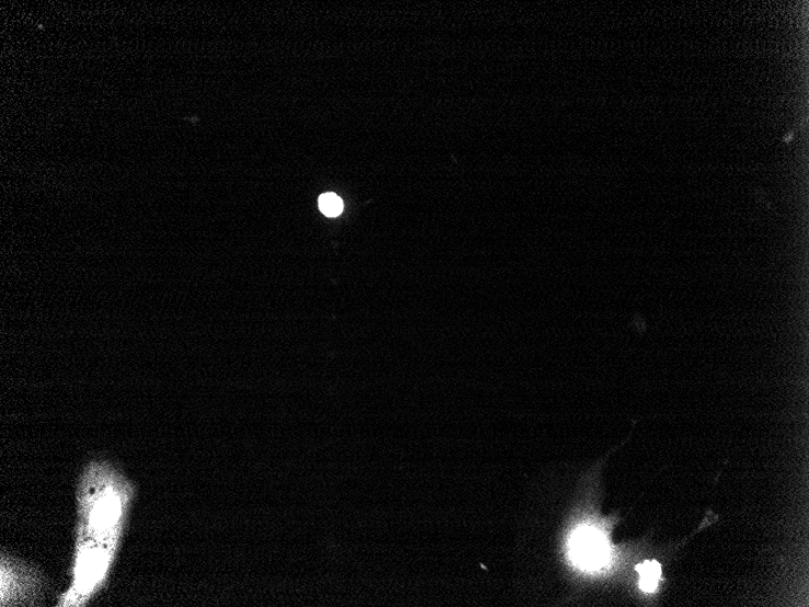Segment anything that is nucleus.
I'll return each mask as SVG.
<instances>
[{"label": "nucleus", "mask_w": 809, "mask_h": 607, "mask_svg": "<svg viewBox=\"0 0 809 607\" xmlns=\"http://www.w3.org/2000/svg\"><path fill=\"white\" fill-rule=\"evenodd\" d=\"M573 563L585 571H599L610 563L611 547L608 537L592 526H582L569 540Z\"/></svg>", "instance_id": "3"}, {"label": "nucleus", "mask_w": 809, "mask_h": 607, "mask_svg": "<svg viewBox=\"0 0 809 607\" xmlns=\"http://www.w3.org/2000/svg\"><path fill=\"white\" fill-rule=\"evenodd\" d=\"M319 208L324 215L336 217L344 210V202L336 194L326 193L319 199Z\"/></svg>", "instance_id": "5"}, {"label": "nucleus", "mask_w": 809, "mask_h": 607, "mask_svg": "<svg viewBox=\"0 0 809 607\" xmlns=\"http://www.w3.org/2000/svg\"><path fill=\"white\" fill-rule=\"evenodd\" d=\"M637 572L640 574V588L646 593H652L658 587L660 575H662V568L656 560L644 561L640 565L636 566Z\"/></svg>", "instance_id": "4"}, {"label": "nucleus", "mask_w": 809, "mask_h": 607, "mask_svg": "<svg viewBox=\"0 0 809 607\" xmlns=\"http://www.w3.org/2000/svg\"><path fill=\"white\" fill-rule=\"evenodd\" d=\"M47 581L41 572L19 559L0 558V606H39Z\"/></svg>", "instance_id": "2"}, {"label": "nucleus", "mask_w": 809, "mask_h": 607, "mask_svg": "<svg viewBox=\"0 0 809 607\" xmlns=\"http://www.w3.org/2000/svg\"><path fill=\"white\" fill-rule=\"evenodd\" d=\"M138 488L106 460L90 461L77 488V524L71 583L59 607H84L104 591L112 574Z\"/></svg>", "instance_id": "1"}]
</instances>
